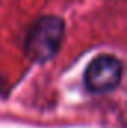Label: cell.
Segmentation results:
<instances>
[{
	"label": "cell",
	"mask_w": 127,
	"mask_h": 128,
	"mask_svg": "<svg viewBox=\"0 0 127 128\" xmlns=\"http://www.w3.org/2000/svg\"><path fill=\"white\" fill-rule=\"evenodd\" d=\"M64 34V22L61 18L48 15L37 20L29 30L26 39V52L27 55L39 63L51 60Z\"/></svg>",
	"instance_id": "cell-1"
},
{
	"label": "cell",
	"mask_w": 127,
	"mask_h": 128,
	"mask_svg": "<svg viewBox=\"0 0 127 128\" xmlns=\"http://www.w3.org/2000/svg\"><path fill=\"white\" fill-rule=\"evenodd\" d=\"M123 76V63L112 55H99L88 64L84 82L91 92H108L114 90Z\"/></svg>",
	"instance_id": "cell-2"
}]
</instances>
